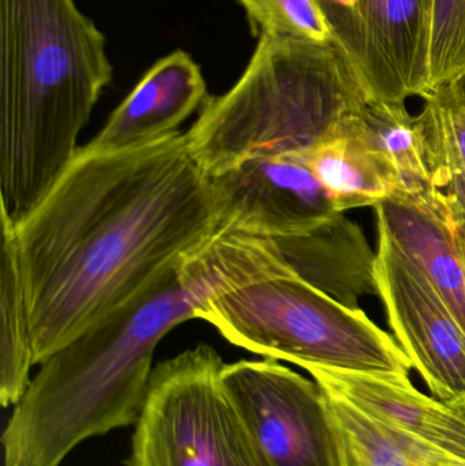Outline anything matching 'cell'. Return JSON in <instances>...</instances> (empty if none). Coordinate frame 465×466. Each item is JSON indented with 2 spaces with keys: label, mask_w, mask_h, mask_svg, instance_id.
Instances as JSON below:
<instances>
[{
  "label": "cell",
  "mask_w": 465,
  "mask_h": 466,
  "mask_svg": "<svg viewBox=\"0 0 465 466\" xmlns=\"http://www.w3.org/2000/svg\"><path fill=\"white\" fill-rule=\"evenodd\" d=\"M379 231L433 285L465 333V255L458 213L437 188L400 190L377 205Z\"/></svg>",
  "instance_id": "8fae6325"
},
{
  "label": "cell",
  "mask_w": 465,
  "mask_h": 466,
  "mask_svg": "<svg viewBox=\"0 0 465 466\" xmlns=\"http://www.w3.org/2000/svg\"><path fill=\"white\" fill-rule=\"evenodd\" d=\"M221 228L276 238L299 235L339 213L306 156L257 158L213 177Z\"/></svg>",
  "instance_id": "30bf717a"
},
{
  "label": "cell",
  "mask_w": 465,
  "mask_h": 466,
  "mask_svg": "<svg viewBox=\"0 0 465 466\" xmlns=\"http://www.w3.org/2000/svg\"><path fill=\"white\" fill-rule=\"evenodd\" d=\"M246 268L240 244L215 235L46 359L3 432L5 466H59L84 441L136 424L158 342Z\"/></svg>",
  "instance_id": "7a4b0ae2"
},
{
  "label": "cell",
  "mask_w": 465,
  "mask_h": 466,
  "mask_svg": "<svg viewBox=\"0 0 465 466\" xmlns=\"http://www.w3.org/2000/svg\"><path fill=\"white\" fill-rule=\"evenodd\" d=\"M434 0H357L329 21L370 101L406 104L430 90Z\"/></svg>",
  "instance_id": "ba28073f"
},
{
  "label": "cell",
  "mask_w": 465,
  "mask_h": 466,
  "mask_svg": "<svg viewBox=\"0 0 465 466\" xmlns=\"http://www.w3.org/2000/svg\"><path fill=\"white\" fill-rule=\"evenodd\" d=\"M256 35H284L318 44L335 43L318 0H238Z\"/></svg>",
  "instance_id": "ffe728a7"
},
{
  "label": "cell",
  "mask_w": 465,
  "mask_h": 466,
  "mask_svg": "<svg viewBox=\"0 0 465 466\" xmlns=\"http://www.w3.org/2000/svg\"><path fill=\"white\" fill-rule=\"evenodd\" d=\"M376 277L396 341L440 401L465 410V333L425 274L379 231Z\"/></svg>",
  "instance_id": "9c48e42d"
},
{
  "label": "cell",
  "mask_w": 465,
  "mask_h": 466,
  "mask_svg": "<svg viewBox=\"0 0 465 466\" xmlns=\"http://www.w3.org/2000/svg\"><path fill=\"white\" fill-rule=\"evenodd\" d=\"M76 0H0V204L14 226L78 153L112 66Z\"/></svg>",
  "instance_id": "3957f363"
},
{
  "label": "cell",
  "mask_w": 465,
  "mask_h": 466,
  "mask_svg": "<svg viewBox=\"0 0 465 466\" xmlns=\"http://www.w3.org/2000/svg\"><path fill=\"white\" fill-rule=\"evenodd\" d=\"M207 98L199 66L185 51L172 52L147 70L84 149L122 152L153 144L177 133Z\"/></svg>",
  "instance_id": "4fadbf2b"
},
{
  "label": "cell",
  "mask_w": 465,
  "mask_h": 466,
  "mask_svg": "<svg viewBox=\"0 0 465 466\" xmlns=\"http://www.w3.org/2000/svg\"><path fill=\"white\" fill-rule=\"evenodd\" d=\"M223 367L205 344L155 367L127 466H262Z\"/></svg>",
  "instance_id": "8992f818"
},
{
  "label": "cell",
  "mask_w": 465,
  "mask_h": 466,
  "mask_svg": "<svg viewBox=\"0 0 465 466\" xmlns=\"http://www.w3.org/2000/svg\"><path fill=\"white\" fill-rule=\"evenodd\" d=\"M306 161L339 212L377 207L403 190L398 171L377 145L363 112L349 117L306 156Z\"/></svg>",
  "instance_id": "9a60e30c"
},
{
  "label": "cell",
  "mask_w": 465,
  "mask_h": 466,
  "mask_svg": "<svg viewBox=\"0 0 465 466\" xmlns=\"http://www.w3.org/2000/svg\"><path fill=\"white\" fill-rule=\"evenodd\" d=\"M292 270L349 309L379 295L377 254L359 224L344 212L299 235L273 238Z\"/></svg>",
  "instance_id": "5bb4252c"
},
{
  "label": "cell",
  "mask_w": 465,
  "mask_h": 466,
  "mask_svg": "<svg viewBox=\"0 0 465 466\" xmlns=\"http://www.w3.org/2000/svg\"><path fill=\"white\" fill-rule=\"evenodd\" d=\"M369 103L335 43L261 35L239 81L207 98L186 138L213 179L246 161L308 156Z\"/></svg>",
  "instance_id": "277c9868"
},
{
  "label": "cell",
  "mask_w": 465,
  "mask_h": 466,
  "mask_svg": "<svg viewBox=\"0 0 465 466\" xmlns=\"http://www.w3.org/2000/svg\"><path fill=\"white\" fill-rule=\"evenodd\" d=\"M198 319L238 347L302 369L322 367L409 380L399 342L362 309H352L300 279L288 263L213 293Z\"/></svg>",
  "instance_id": "5b68a950"
},
{
  "label": "cell",
  "mask_w": 465,
  "mask_h": 466,
  "mask_svg": "<svg viewBox=\"0 0 465 466\" xmlns=\"http://www.w3.org/2000/svg\"><path fill=\"white\" fill-rule=\"evenodd\" d=\"M441 466H465V460H463V459L450 460V461L445 462V464L441 465Z\"/></svg>",
  "instance_id": "603a6c76"
},
{
  "label": "cell",
  "mask_w": 465,
  "mask_h": 466,
  "mask_svg": "<svg viewBox=\"0 0 465 466\" xmlns=\"http://www.w3.org/2000/svg\"><path fill=\"white\" fill-rule=\"evenodd\" d=\"M224 388L262 466H340L327 396L278 360L224 364Z\"/></svg>",
  "instance_id": "52a82bcc"
},
{
  "label": "cell",
  "mask_w": 465,
  "mask_h": 466,
  "mask_svg": "<svg viewBox=\"0 0 465 466\" xmlns=\"http://www.w3.org/2000/svg\"><path fill=\"white\" fill-rule=\"evenodd\" d=\"M363 119L379 149L398 171L403 190L436 188L418 116L409 114L406 104L370 101L363 111Z\"/></svg>",
  "instance_id": "d6986e66"
},
{
  "label": "cell",
  "mask_w": 465,
  "mask_h": 466,
  "mask_svg": "<svg viewBox=\"0 0 465 466\" xmlns=\"http://www.w3.org/2000/svg\"><path fill=\"white\" fill-rule=\"evenodd\" d=\"M324 393L338 438L340 466H441L460 459L395 431L344 400Z\"/></svg>",
  "instance_id": "ac0fdd59"
},
{
  "label": "cell",
  "mask_w": 465,
  "mask_h": 466,
  "mask_svg": "<svg viewBox=\"0 0 465 466\" xmlns=\"http://www.w3.org/2000/svg\"><path fill=\"white\" fill-rule=\"evenodd\" d=\"M465 71V0H434L430 89Z\"/></svg>",
  "instance_id": "44dd1931"
},
{
  "label": "cell",
  "mask_w": 465,
  "mask_h": 466,
  "mask_svg": "<svg viewBox=\"0 0 465 466\" xmlns=\"http://www.w3.org/2000/svg\"><path fill=\"white\" fill-rule=\"evenodd\" d=\"M220 223L186 134L122 152L79 147L15 226L35 363L138 298Z\"/></svg>",
  "instance_id": "6da1fadb"
},
{
  "label": "cell",
  "mask_w": 465,
  "mask_h": 466,
  "mask_svg": "<svg viewBox=\"0 0 465 466\" xmlns=\"http://www.w3.org/2000/svg\"><path fill=\"white\" fill-rule=\"evenodd\" d=\"M328 393L373 420L465 460V410L423 394L411 380L308 367Z\"/></svg>",
  "instance_id": "7c38bea8"
},
{
  "label": "cell",
  "mask_w": 465,
  "mask_h": 466,
  "mask_svg": "<svg viewBox=\"0 0 465 466\" xmlns=\"http://www.w3.org/2000/svg\"><path fill=\"white\" fill-rule=\"evenodd\" d=\"M452 207H453V205H452ZM456 213H458L459 221H460L461 246H463V251H464V255H465V216L461 215V213H459L458 210H456Z\"/></svg>",
  "instance_id": "7402d4cb"
},
{
  "label": "cell",
  "mask_w": 465,
  "mask_h": 466,
  "mask_svg": "<svg viewBox=\"0 0 465 466\" xmlns=\"http://www.w3.org/2000/svg\"><path fill=\"white\" fill-rule=\"evenodd\" d=\"M0 216V402L7 408L26 393L35 363L15 226L5 210Z\"/></svg>",
  "instance_id": "2e32d148"
},
{
  "label": "cell",
  "mask_w": 465,
  "mask_h": 466,
  "mask_svg": "<svg viewBox=\"0 0 465 466\" xmlns=\"http://www.w3.org/2000/svg\"><path fill=\"white\" fill-rule=\"evenodd\" d=\"M418 122L434 187L465 216V71L431 87Z\"/></svg>",
  "instance_id": "e0dca14e"
}]
</instances>
